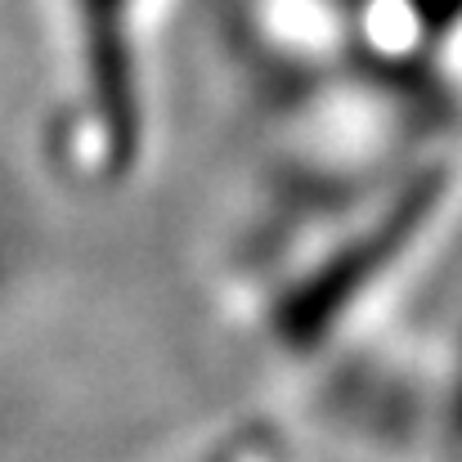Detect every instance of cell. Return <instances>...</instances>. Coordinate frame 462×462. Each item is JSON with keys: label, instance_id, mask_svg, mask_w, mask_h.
Listing matches in <instances>:
<instances>
[{"label": "cell", "instance_id": "6da1fadb", "mask_svg": "<svg viewBox=\"0 0 462 462\" xmlns=\"http://www.w3.org/2000/svg\"><path fill=\"white\" fill-rule=\"evenodd\" d=\"M153 9L157 0H63L72 90L81 86L68 117L99 126V135H108L113 126V149L140 117V41L153 32Z\"/></svg>", "mask_w": 462, "mask_h": 462}]
</instances>
